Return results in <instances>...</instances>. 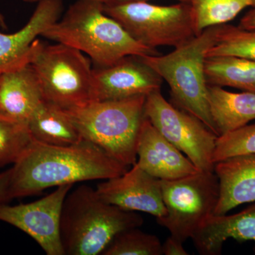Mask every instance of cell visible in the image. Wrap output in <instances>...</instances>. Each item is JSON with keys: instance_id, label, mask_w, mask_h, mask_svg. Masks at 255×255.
<instances>
[{"instance_id": "1", "label": "cell", "mask_w": 255, "mask_h": 255, "mask_svg": "<svg viewBox=\"0 0 255 255\" xmlns=\"http://www.w3.org/2000/svg\"><path fill=\"white\" fill-rule=\"evenodd\" d=\"M127 170V166L87 140L69 146L46 145L33 140L11 167L9 199L34 195L50 187L107 180Z\"/></svg>"}, {"instance_id": "2", "label": "cell", "mask_w": 255, "mask_h": 255, "mask_svg": "<svg viewBox=\"0 0 255 255\" xmlns=\"http://www.w3.org/2000/svg\"><path fill=\"white\" fill-rule=\"evenodd\" d=\"M103 4L97 0H77L41 36L80 50L99 67L110 66L130 55H159L133 39L106 14Z\"/></svg>"}, {"instance_id": "3", "label": "cell", "mask_w": 255, "mask_h": 255, "mask_svg": "<svg viewBox=\"0 0 255 255\" xmlns=\"http://www.w3.org/2000/svg\"><path fill=\"white\" fill-rule=\"evenodd\" d=\"M142 223L140 215L106 202L96 189L83 184L64 200L60 240L65 255H102L117 234Z\"/></svg>"}, {"instance_id": "4", "label": "cell", "mask_w": 255, "mask_h": 255, "mask_svg": "<svg viewBox=\"0 0 255 255\" xmlns=\"http://www.w3.org/2000/svg\"><path fill=\"white\" fill-rule=\"evenodd\" d=\"M219 26L206 28L168 54L141 57L167 82L174 105L200 119L218 136L210 113L205 60L217 40Z\"/></svg>"}, {"instance_id": "5", "label": "cell", "mask_w": 255, "mask_h": 255, "mask_svg": "<svg viewBox=\"0 0 255 255\" xmlns=\"http://www.w3.org/2000/svg\"><path fill=\"white\" fill-rule=\"evenodd\" d=\"M146 96L120 100L93 101L65 110L83 140L100 147L124 165L137 160V142L144 119Z\"/></svg>"}, {"instance_id": "6", "label": "cell", "mask_w": 255, "mask_h": 255, "mask_svg": "<svg viewBox=\"0 0 255 255\" xmlns=\"http://www.w3.org/2000/svg\"><path fill=\"white\" fill-rule=\"evenodd\" d=\"M29 65L39 80L43 100L64 110L93 102V69L80 50L36 39L32 44Z\"/></svg>"}, {"instance_id": "7", "label": "cell", "mask_w": 255, "mask_h": 255, "mask_svg": "<svg viewBox=\"0 0 255 255\" xmlns=\"http://www.w3.org/2000/svg\"><path fill=\"white\" fill-rule=\"evenodd\" d=\"M106 14L147 48L182 46L196 36L190 4H152L147 0L103 4Z\"/></svg>"}, {"instance_id": "8", "label": "cell", "mask_w": 255, "mask_h": 255, "mask_svg": "<svg viewBox=\"0 0 255 255\" xmlns=\"http://www.w3.org/2000/svg\"><path fill=\"white\" fill-rule=\"evenodd\" d=\"M167 210L157 223L184 243L214 214L219 199V181L214 172L199 171L186 177L161 180Z\"/></svg>"}, {"instance_id": "9", "label": "cell", "mask_w": 255, "mask_h": 255, "mask_svg": "<svg viewBox=\"0 0 255 255\" xmlns=\"http://www.w3.org/2000/svg\"><path fill=\"white\" fill-rule=\"evenodd\" d=\"M144 116L168 141L203 172H214L218 135L196 117L164 98L160 90L146 96Z\"/></svg>"}, {"instance_id": "10", "label": "cell", "mask_w": 255, "mask_h": 255, "mask_svg": "<svg viewBox=\"0 0 255 255\" xmlns=\"http://www.w3.org/2000/svg\"><path fill=\"white\" fill-rule=\"evenodd\" d=\"M73 184L60 186L38 200L8 205L0 204V221L26 233L47 255H65L60 234L64 200Z\"/></svg>"}, {"instance_id": "11", "label": "cell", "mask_w": 255, "mask_h": 255, "mask_svg": "<svg viewBox=\"0 0 255 255\" xmlns=\"http://www.w3.org/2000/svg\"><path fill=\"white\" fill-rule=\"evenodd\" d=\"M162 79L141 57H124L113 65L93 69L94 101L120 100L160 90Z\"/></svg>"}, {"instance_id": "12", "label": "cell", "mask_w": 255, "mask_h": 255, "mask_svg": "<svg viewBox=\"0 0 255 255\" xmlns=\"http://www.w3.org/2000/svg\"><path fill=\"white\" fill-rule=\"evenodd\" d=\"M97 194L109 204L127 211L163 217L167 214L161 180L140 168L136 162L125 173L99 184Z\"/></svg>"}, {"instance_id": "13", "label": "cell", "mask_w": 255, "mask_h": 255, "mask_svg": "<svg viewBox=\"0 0 255 255\" xmlns=\"http://www.w3.org/2000/svg\"><path fill=\"white\" fill-rule=\"evenodd\" d=\"M137 165L160 180L191 175L199 169L144 116L137 142Z\"/></svg>"}, {"instance_id": "14", "label": "cell", "mask_w": 255, "mask_h": 255, "mask_svg": "<svg viewBox=\"0 0 255 255\" xmlns=\"http://www.w3.org/2000/svg\"><path fill=\"white\" fill-rule=\"evenodd\" d=\"M63 10V0H40L23 27L12 33L0 32V74L29 64L33 41L59 19Z\"/></svg>"}, {"instance_id": "15", "label": "cell", "mask_w": 255, "mask_h": 255, "mask_svg": "<svg viewBox=\"0 0 255 255\" xmlns=\"http://www.w3.org/2000/svg\"><path fill=\"white\" fill-rule=\"evenodd\" d=\"M43 100L39 80L29 64L0 74V118L27 125Z\"/></svg>"}, {"instance_id": "16", "label": "cell", "mask_w": 255, "mask_h": 255, "mask_svg": "<svg viewBox=\"0 0 255 255\" xmlns=\"http://www.w3.org/2000/svg\"><path fill=\"white\" fill-rule=\"evenodd\" d=\"M219 199L214 215L227 214L241 204L255 201V153L239 155L215 164Z\"/></svg>"}, {"instance_id": "17", "label": "cell", "mask_w": 255, "mask_h": 255, "mask_svg": "<svg viewBox=\"0 0 255 255\" xmlns=\"http://www.w3.org/2000/svg\"><path fill=\"white\" fill-rule=\"evenodd\" d=\"M229 238L255 243V204L233 215H212L191 238L202 255H221Z\"/></svg>"}, {"instance_id": "18", "label": "cell", "mask_w": 255, "mask_h": 255, "mask_svg": "<svg viewBox=\"0 0 255 255\" xmlns=\"http://www.w3.org/2000/svg\"><path fill=\"white\" fill-rule=\"evenodd\" d=\"M210 113L219 136L255 120V93L231 92L216 85L208 87Z\"/></svg>"}, {"instance_id": "19", "label": "cell", "mask_w": 255, "mask_h": 255, "mask_svg": "<svg viewBox=\"0 0 255 255\" xmlns=\"http://www.w3.org/2000/svg\"><path fill=\"white\" fill-rule=\"evenodd\" d=\"M33 140L46 145L69 146L83 140L65 110L43 100L28 119Z\"/></svg>"}, {"instance_id": "20", "label": "cell", "mask_w": 255, "mask_h": 255, "mask_svg": "<svg viewBox=\"0 0 255 255\" xmlns=\"http://www.w3.org/2000/svg\"><path fill=\"white\" fill-rule=\"evenodd\" d=\"M205 76L208 85L255 93V60L231 55L209 57Z\"/></svg>"}, {"instance_id": "21", "label": "cell", "mask_w": 255, "mask_h": 255, "mask_svg": "<svg viewBox=\"0 0 255 255\" xmlns=\"http://www.w3.org/2000/svg\"><path fill=\"white\" fill-rule=\"evenodd\" d=\"M189 3L196 35L228 23L243 10L255 7V0H189Z\"/></svg>"}, {"instance_id": "22", "label": "cell", "mask_w": 255, "mask_h": 255, "mask_svg": "<svg viewBox=\"0 0 255 255\" xmlns=\"http://www.w3.org/2000/svg\"><path fill=\"white\" fill-rule=\"evenodd\" d=\"M223 55L255 60V30L228 23L220 25L217 40L206 53V58Z\"/></svg>"}, {"instance_id": "23", "label": "cell", "mask_w": 255, "mask_h": 255, "mask_svg": "<svg viewBox=\"0 0 255 255\" xmlns=\"http://www.w3.org/2000/svg\"><path fill=\"white\" fill-rule=\"evenodd\" d=\"M102 255H161L162 244L155 235L132 228L119 233Z\"/></svg>"}, {"instance_id": "24", "label": "cell", "mask_w": 255, "mask_h": 255, "mask_svg": "<svg viewBox=\"0 0 255 255\" xmlns=\"http://www.w3.org/2000/svg\"><path fill=\"white\" fill-rule=\"evenodd\" d=\"M33 140L26 124L0 118V167L16 163Z\"/></svg>"}, {"instance_id": "25", "label": "cell", "mask_w": 255, "mask_h": 255, "mask_svg": "<svg viewBox=\"0 0 255 255\" xmlns=\"http://www.w3.org/2000/svg\"><path fill=\"white\" fill-rule=\"evenodd\" d=\"M255 153V124L245 127L218 137L213 162L214 164L229 157Z\"/></svg>"}, {"instance_id": "26", "label": "cell", "mask_w": 255, "mask_h": 255, "mask_svg": "<svg viewBox=\"0 0 255 255\" xmlns=\"http://www.w3.org/2000/svg\"><path fill=\"white\" fill-rule=\"evenodd\" d=\"M184 243L170 236L162 245V255H187L188 253L183 247Z\"/></svg>"}, {"instance_id": "27", "label": "cell", "mask_w": 255, "mask_h": 255, "mask_svg": "<svg viewBox=\"0 0 255 255\" xmlns=\"http://www.w3.org/2000/svg\"><path fill=\"white\" fill-rule=\"evenodd\" d=\"M11 168L0 173V204L10 200L9 196Z\"/></svg>"}, {"instance_id": "28", "label": "cell", "mask_w": 255, "mask_h": 255, "mask_svg": "<svg viewBox=\"0 0 255 255\" xmlns=\"http://www.w3.org/2000/svg\"><path fill=\"white\" fill-rule=\"evenodd\" d=\"M239 27L248 30H255V7L252 8L241 18Z\"/></svg>"}, {"instance_id": "29", "label": "cell", "mask_w": 255, "mask_h": 255, "mask_svg": "<svg viewBox=\"0 0 255 255\" xmlns=\"http://www.w3.org/2000/svg\"><path fill=\"white\" fill-rule=\"evenodd\" d=\"M25 2L27 3H37L40 0H23ZM103 4H108V3L123 2V1H137V0H97ZM149 1V0H147ZM177 1H183V2H189V0H174Z\"/></svg>"}, {"instance_id": "30", "label": "cell", "mask_w": 255, "mask_h": 255, "mask_svg": "<svg viewBox=\"0 0 255 255\" xmlns=\"http://www.w3.org/2000/svg\"><path fill=\"white\" fill-rule=\"evenodd\" d=\"M0 25H1L2 27L6 26V24H5L4 22V18L3 17V16H0Z\"/></svg>"}, {"instance_id": "31", "label": "cell", "mask_w": 255, "mask_h": 255, "mask_svg": "<svg viewBox=\"0 0 255 255\" xmlns=\"http://www.w3.org/2000/svg\"><path fill=\"white\" fill-rule=\"evenodd\" d=\"M0 16H2V15L1 14V13H0Z\"/></svg>"}]
</instances>
